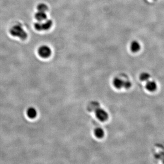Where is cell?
<instances>
[{
	"label": "cell",
	"instance_id": "cell-1",
	"mask_svg": "<svg viewBox=\"0 0 164 164\" xmlns=\"http://www.w3.org/2000/svg\"><path fill=\"white\" fill-rule=\"evenodd\" d=\"M10 33L14 37L19 38L22 40H26L28 38V33L22 28V26L20 24H16L12 26L10 29Z\"/></svg>",
	"mask_w": 164,
	"mask_h": 164
},
{
	"label": "cell",
	"instance_id": "cell-2",
	"mask_svg": "<svg viewBox=\"0 0 164 164\" xmlns=\"http://www.w3.org/2000/svg\"><path fill=\"white\" fill-rule=\"evenodd\" d=\"M52 25V20H45L44 22H38L34 24L35 29L39 31H47L50 29Z\"/></svg>",
	"mask_w": 164,
	"mask_h": 164
},
{
	"label": "cell",
	"instance_id": "cell-3",
	"mask_svg": "<svg viewBox=\"0 0 164 164\" xmlns=\"http://www.w3.org/2000/svg\"><path fill=\"white\" fill-rule=\"evenodd\" d=\"M38 53L41 58H49L52 54L51 48L46 45L42 46L38 49Z\"/></svg>",
	"mask_w": 164,
	"mask_h": 164
},
{
	"label": "cell",
	"instance_id": "cell-4",
	"mask_svg": "<svg viewBox=\"0 0 164 164\" xmlns=\"http://www.w3.org/2000/svg\"><path fill=\"white\" fill-rule=\"evenodd\" d=\"M95 115L98 120L102 122L106 121L109 117L107 112L101 108H98L96 110Z\"/></svg>",
	"mask_w": 164,
	"mask_h": 164
},
{
	"label": "cell",
	"instance_id": "cell-5",
	"mask_svg": "<svg viewBox=\"0 0 164 164\" xmlns=\"http://www.w3.org/2000/svg\"><path fill=\"white\" fill-rule=\"evenodd\" d=\"M140 45L138 41H133L130 45V49L133 52H137L140 49Z\"/></svg>",
	"mask_w": 164,
	"mask_h": 164
},
{
	"label": "cell",
	"instance_id": "cell-6",
	"mask_svg": "<svg viewBox=\"0 0 164 164\" xmlns=\"http://www.w3.org/2000/svg\"><path fill=\"white\" fill-rule=\"evenodd\" d=\"M27 114L28 117L31 119H35L37 117V111L34 107H30L28 109L27 111Z\"/></svg>",
	"mask_w": 164,
	"mask_h": 164
},
{
	"label": "cell",
	"instance_id": "cell-7",
	"mask_svg": "<svg viewBox=\"0 0 164 164\" xmlns=\"http://www.w3.org/2000/svg\"><path fill=\"white\" fill-rule=\"evenodd\" d=\"M35 17L38 22H42L46 20L47 15L46 12L38 11L35 15Z\"/></svg>",
	"mask_w": 164,
	"mask_h": 164
},
{
	"label": "cell",
	"instance_id": "cell-8",
	"mask_svg": "<svg viewBox=\"0 0 164 164\" xmlns=\"http://www.w3.org/2000/svg\"><path fill=\"white\" fill-rule=\"evenodd\" d=\"M146 89L150 92H154L157 89V84L154 81H148L146 84Z\"/></svg>",
	"mask_w": 164,
	"mask_h": 164
},
{
	"label": "cell",
	"instance_id": "cell-9",
	"mask_svg": "<svg viewBox=\"0 0 164 164\" xmlns=\"http://www.w3.org/2000/svg\"><path fill=\"white\" fill-rule=\"evenodd\" d=\"M124 81L119 78H115L113 81V84L115 88L117 89H120L124 88Z\"/></svg>",
	"mask_w": 164,
	"mask_h": 164
},
{
	"label": "cell",
	"instance_id": "cell-10",
	"mask_svg": "<svg viewBox=\"0 0 164 164\" xmlns=\"http://www.w3.org/2000/svg\"><path fill=\"white\" fill-rule=\"evenodd\" d=\"M94 133L95 136L98 138L101 139L104 136V130L101 128H97L96 129H95Z\"/></svg>",
	"mask_w": 164,
	"mask_h": 164
},
{
	"label": "cell",
	"instance_id": "cell-11",
	"mask_svg": "<svg viewBox=\"0 0 164 164\" xmlns=\"http://www.w3.org/2000/svg\"><path fill=\"white\" fill-rule=\"evenodd\" d=\"M37 9H38V11L46 12L48 10V7L47 5L41 3L38 5L37 7Z\"/></svg>",
	"mask_w": 164,
	"mask_h": 164
},
{
	"label": "cell",
	"instance_id": "cell-12",
	"mask_svg": "<svg viewBox=\"0 0 164 164\" xmlns=\"http://www.w3.org/2000/svg\"><path fill=\"white\" fill-rule=\"evenodd\" d=\"M150 78V75L147 73H143L140 75V79L142 81H147Z\"/></svg>",
	"mask_w": 164,
	"mask_h": 164
},
{
	"label": "cell",
	"instance_id": "cell-13",
	"mask_svg": "<svg viewBox=\"0 0 164 164\" xmlns=\"http://www.w3.org/2000/svg\"><path fill=\"white\" fill-rule=\"evenodd\" d=\"M131 86V83L129 81H125L124 82V88L125 89H130Z\"/></svg>",
	"mask_w": 164,
	"mask_h": 164
},
{
	"label": "cell",
	"instance_id": "cell-14",
	"mask_svg": "<svg viewBox=\"0 0 164 164\" xmlns=\"http://www.w3.org/2000/svg\"><path fill=\"white\" fill-rule=\"evenodd\" d=\"M162 161H163V163H164V156L163 157V158H162Z\"/></svg>",
	"mask_w": 164,
	"mask_h": 164
}]
</instances>
